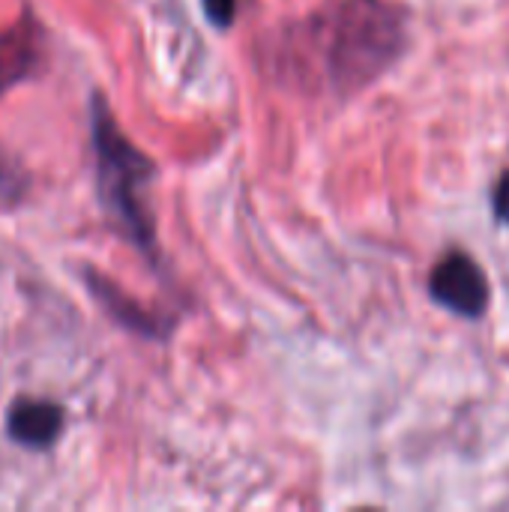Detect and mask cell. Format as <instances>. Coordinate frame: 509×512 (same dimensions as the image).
Listing matches in <instances>:
<instances>
[{
    "label": "cell",
    "instance_id": "6da1fadb",
    "mask_svg": "<svg viewBox=\"0 0 509 512\" xmlns=\"http://www.w3.org/2000/svg\"><path fill=\"white\" fill-rule=\"evenodd\" d=\"M402 15L384 0H348L330 33V72L342 87H363L378 78L402 51Z\"/></svg>",
    "mask_w": 509,
    "mask_h": 512
},
{
    "label": "cell",
    "instance_id": "7a4b0ae2",
    "mask_svg": "<svg viewBox=\"0 0 509 512\" xmlns=\"http://www.w3.org/2000/svg\"><path fill=\"white\" fill-rule=\"evenodd\" d=\"M93 150H96V177H99V198L114 222L135 240L144 252L153 249V234L147 213L141 207V189L153 177V162L120 135L117 123L111 120L102 99L93 105Z\"/></svg>",
    "mask_w": 509,
    "mask_h": 512
},
{
    "label": "cell",
    "instance_id": "3957f363",
    "mask_svg": "<svg viewBox=\"0 0 509 512\" xmlns=\"http://www.w3.org/2000/svg\"><path fill=\"white\" fill-rule=\"evenodd\" d=\"M429 291H432L438 306H444L453 315L468 318V321L483 318L486 309H489V297H492L489 294V279H486L483 267L474 258L462 255V252L447 255L432 270Z\"/></svg>",
    "mask_w": 509,
    "mask_h": 512
},
{
    "label": "cell",
    "instance_id": "277c9868",
    "mask_svg": "<svg viewBox=\"0 0 509 512\" xmlns=\"http://www.w3.org/2000/svg\"><path fill=\"white\" fill-rule=\"evenodd\" d=\"M63 429V411L51 402H33L24 399L12 405L9 411V435L12 441L30 447V450H45L54 444V438Z\"/></svg>",
    "mask_w": 509,
    "mask_h": 512
},
{
    "label": "cell",
    "instance_id": "5b68a950",
    "mask_svg": "<svg viewBox=\"0 0 509 512\" xmlns=\"http://www.w3.org/2000/svg\"><path fill=\"white\" fill-rule=\"evenodd\" d=\"M33 60H36L33 33L15 30L6 39H0V87H6L15 78H21L30 69Z\"/></svg>",
    "mask_w": 509,
    "mask_h": 512
},
{
    "label": "cell",
    "instance_id": "8992f818",
    "mask_svg": "<svg viewBox=\"0 0 509 512\" xmlns=\"http://www.w3.org/2000/svg\"><path fill=\"white\" fill-rule=\"evenodd\" d=\"M93 291H96V297H102V303L108 306V312H111L120 324H126V327H132V330H141V333H153L150 315L141 312V309H135L123 294H114L108 282H102V279L93 282Z\"/></svg>",
    "mask_w": 509,
    "mask_h": 512
},
{
    "label": "cell",
    "instance_id": "52a82bcc",
    "mask_svg": "<svg viewBox=\"0 0 509 512\" xmlns=\"http://www.w3.org/2000/svg\"><path fill=\"white\" fill-rule=\"evenodd\" d=\"M204 9L216 27H228L237 15V0H204Z\"/></svg>",
    "mask_w": 509,
    "mask_h": 512
},
{
    "label": "cell",
    "instance_id": "ba28073f",
    "mask_svg": "<svg viewBox=\"0 0 509 512\" xmlns=\"http://www.w3.org/2000/svg\"><path fill=\"white\" fill-rule=\"evenodd\" d=\"M492 210H495L498 222L509 225V171L501 174L498 186L492 189Z\"/></svg>",
    "mask_w": 509,
    "mask_h": 512
},
{
    "label": "cell",
    "instance_id": "9c48e42d",
    "mask_svg": "<svg viewBox=\"0 0 509 512\" xmlns=\"http://www.w3.org/2000/svg\"><path fill=\"white\" fill-rule=\"evenodd\" d=\"M6 189H9V177L0 171V198H6Z\"/></svg>",
    "mask_w": 509,
    "mask_h": 512
}]
</instances>
